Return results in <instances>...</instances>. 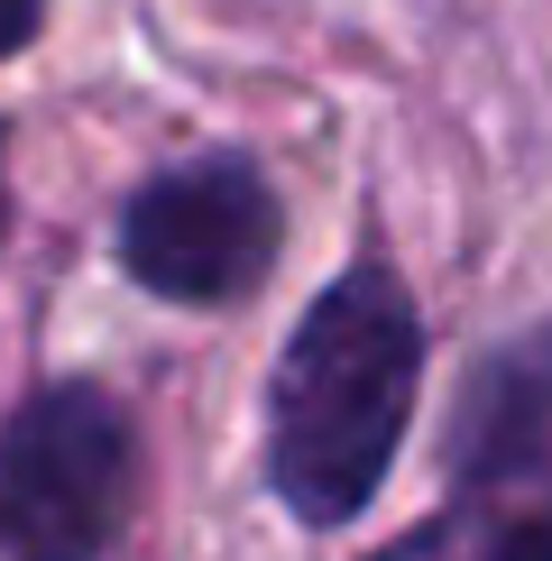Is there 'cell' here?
<instances>
[{
    "label": "cell",
    "instance_id": "1",
    "mask_svg": "<svg viewBox=\"0 0 552 561\" xmlns=\"http://www.w3.org/2000/svg\"><path fill=\"white\" fill-rule=\"evenodd\" d=\"M424 322L387 267H350L313 295L267 387V479L304 525H350L405 442Z\"/></svg>",
    "mask_w": 552,
    "mask_h": 561
},
{
    "label": "cell",
    "instance_id": "2",
    "mask_svg": "<svg viewBox=\"0 0 552 561\" xmlns=\"http://www.w3.org/2000/svg\"><path fill=\"white\" fill-rule=\"evenodd\" d=\"M129 516V414L92 378L37 387L0 433V552L102 561Z\"/></svg>",
    "mask_w": 552,
    "mask_h": 561
},
{
    "label": "cell",
    "instance_id": "3",
    "mask_svg": "<svg viewBox=\"0 0 552 561\" xmlns=\"http://www.w3.org/2000/svg\"><path fill=\"white\" fill-rule=\"evenodd\" d=\"M120 267L166 304H240L276 267V194L249 157H194L129 194Z\"/></svg>",
    "mask_w": 552,
    "mask_h": 561
},
{
    "label": "cell",
    "instance_id": "4",
    "mask_svg": "<svg viewBox=\"0 0 552 561\" xmlns=\"http://www.w3.org/2000/svg\"><path fill=\"white\" fill-rule=\"evenodd\" d=\"M543 451H552V332L497 350V359L470 378V396H460V424H451L460 479H488V488L525 479Z\"/></svg>",
    "mask_w": 552,
    "mask_h": 561
},
{
    "label": "cell",
    "instance_id": "5",
    "mask_svg": "<svg viewBox=\"0 0 552 561\" xmlns=\"http://www.w3.org/2000/svg\"><path fill=\"white\" fill-rule=\"evenodd\" d=\"M378 561H552V488H488L479 506H451Z\"/></svg>",
    "mask_w": 552,
    "mask_h": 561
},
{
    "label": "cell",
    "instance_id": "6",
    "mask_svg": "<svg viewBox=\"0 0 552 561\" xmlns=\"http://www.w3.org/2000/svg\"><path fill=\"white\" fill-rule=\"evenodd\" d=\"M28 28H37V0H0V56H19Z\"/></svg>",
    "mask_w": 552,
    "mask_h": 561
}]
</instances>
